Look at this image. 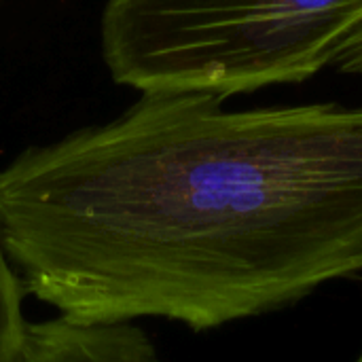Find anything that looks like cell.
<instances>
[{
	"label": "cell",
	"mask_w": 362,
	"mask_h": 362,
	"mask_svg": "<svg viewBox=\"0 0 362 362\" xmlns=\"http://www.w3.org/2000/svg\"><path fill=\"white\" fill-rule=\"evenodd\" d=\"M142 93L0 170V240L28 297L78 322L195 333L362 274V104L227 110Z\"/></svg>",
	"instance_id": "6da1fadb"
},
{
	"label": "cell",
	"mask_w": 362,
	"mask_h": 362,
	"mask_svg": "<svg viewBox=\"0 0 362 362\" xmlns=\"http://www.w3.org/2000/svg\"><path fill=\"white\" fill-rule=\"evenodd\" d=\"M362 0H108L102 55L140 93L231 98L335 66Z\"/></svg>",
	"instance_id": "7a4b0ae2"
},
{
	"label": "cell",
	"mask_w": 362,
	"mask_h": 362,
	"mask_svg": "<svg viewBox=\"0 0 362 362\" xmlns=\"http://www.w3.org/2000/svg\"><path fill=\"white\" fill-rule=\"evenodd\" d=\"M11 362H163L132 320L78 322L55 316L28 322Z\"/></svg>",
	"instance_id": "3957f363"
},
{
	"label": "cell",
	"mask_w": 362,
	"mask_h": 362,
	"mask_svg": "<svg viewBox=\"0 0 362 362\" xmlns=\"http://www.w3.org/2000/svg\"><path fill=\"white\" fill-rule=\"evenodd\" d=\"M25 297L23 284L0 240V362H11L21 344L28 325L23 316Z\"/></svg>",
	"instance_id": "277c9868"
},
{
	"label": "cell",
	"mask_w": 362,
	"mask_h": 362,
	"mask_svg": "<svg viewBox=\"0 0 362 362\" xmlns=\"http://www.w3.org/2000/svg\"><path fill=\"white\" fill-rule=\"evenodd\" d=\"M354 362H362V352H361V354H358V358H356V361H354Z\"/></svg>",
	"instance_id": "5b68a950"
}]
</instances>
